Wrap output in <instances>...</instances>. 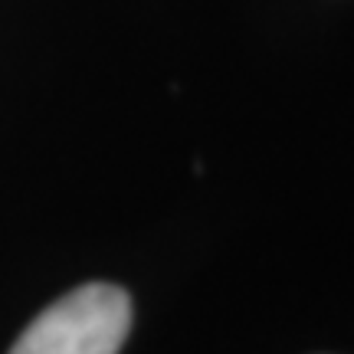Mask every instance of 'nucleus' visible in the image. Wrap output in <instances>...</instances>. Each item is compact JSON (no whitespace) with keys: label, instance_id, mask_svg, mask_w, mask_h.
<instances>
[{"label":"nucleus","instance_id":"f257e3e1","mask_svg":"<svg viewBox=\"0 0 354 354\" xmlns=\"http://www.w3.org/2000/svg\"><path fill=\"white\" fill-rule=\"evenodd\" d=\"M128 331V292L109 282H86L33 318L10 354H118Z\"/></svg>","mask_w":354,"mask_h":354}]
</instances>
